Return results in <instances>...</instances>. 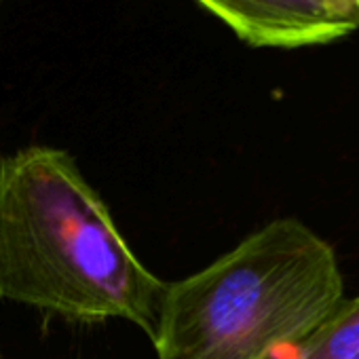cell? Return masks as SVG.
<instances>
[{
	"label": "cell",
	"instance_id": "7a4b0ae2",
	"mask_svg": "<svg viewBox=\"0 0 359 359\" xmlns=\"http://www.w3.org/2000/svg\"><path fill=\"white\" fill-rule=\"evenodd\" d=\"M342 300L332 243L279 218L205 269L165 283L150 342L156 359H277Z\"/></svg>",
	"mask_w": 359,
	"mask_h": 359
},
{
	"label": "cell",
	"instance_id": "8992f818",
	"mask_svg": "<svg viewBox=\"0 0 359 359\" xmlns=\"http://www.w3.org/2000/svg\"><path fill=\"white\" fill-rule=\"evenodd\" d=\"M357 5H359V0H357Z\"/></svg>",
	"mask_w": 359,
	"mask_h": 359
},
{
	"label": "cell",
	"instance_id": "277c9868",
	"mask_svg": "<svg viewBox=\"0 0 359 359\" xmlns=\"http://www.w3.org/2000/svg\"><path fill=\"white\" fill-rule=\"evenodd\" d=\"M277 359H359V296L342 300L317 330Z\"/></svg>",
	"mask_w": 359,
	"mask_h": 359
},
{
	"label": "cell",
	"instance_id": "5b68a950",
	"mask_svg": "<svg viewBox=\"0 0 359 359\" xmlns=\"http://www.w3.org/2000/svg\"><path fill=\"white\" fill-rule=\"evenodd\" d=\"M338 3H342V5H346V7H353V9H359L357 0H338Z\"/></svg>",
	"mask_w": 359,
	"mask_h": 359
},
{
	"label": "cell",
	"instance_id": "6da1fadb",
	"mask_svg": "<svg viewBox=\"0 0 359 359\" xmlns=\"http://www.w3.org/2000/svg\"><path fill=\"white\" fill-rule=\"evenodd\" d=\"M163 292L72 154L28 146L0 161V300L150 338Z\"/></svg>",
	"mask_w": 359,
	"mask_h": 359
},
{
	"label": "cell",
	"instance_id": "52a82bcc",
	"mask_svg": "<svg viewBox=\"0 0 359 359\" xmlns=\"http://www.w3.org/2000/svg\"><path fill=\"white\" fill-rule=\"evenodd\" d=\"M0 3H3V0H0Z\"/></svg>",
	"mask_w": 359,
	"mask_h": 359
},
{
	"label": "cell",
	"instance_id": "3957f363",
	"mask_svg": "<svg viewBox=\"0 0 359 359\" xmlns=\"http://www.w3.org/2000/svg\"><path fill=\"white\" fill-rule=\"evenodd\" d=\"M243 43L260 49H302L359 30V9L338 0H197Z\"/></svg>",
	"mask_w": 359,
	"mask_h": 359
}]
</instances>
